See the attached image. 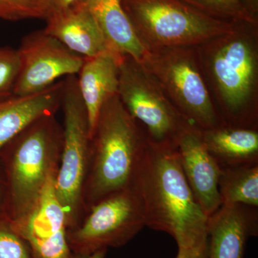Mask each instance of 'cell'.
Wrapping results in <instances>:
<instances>
[{
  "label": "cell",
  "instance_id": "cell-22",
  "mask_svg": "<svg viewBox=\"0 0 258 258\" xmlns=\"http://www.w3.org/2000/svg\"><path fill=\"white\" fill-rule=\"evenodd\" d=\"M0 258H31L28 245L8 217H0Z\"/></svg>",
  "mask_w": 258,
  "mask_h": 258
},
{
  "label": "cell",
  "instance_id": "cell-11",
  "mask_svg": "<svg viewBox=\"0 0 258 258\" xmlns=\"http://www.w3.org/2000/svg\"><path fill=\"white\" fill-rule=\"evenodd\" d=\"M52 176L33 209L11 225L28 245L31 258H71L66 212L56 195Z\"/></svg>",
  "mask_w": 258,
  "mask_h": 258
},
{
  "label": "cell",
  "instance_id": "cell-3",
  "mask_svg": "<svg viewBox=\"0 0 258 258\" xmlns=\"http://www.w3.org/2000/svg\"><path fill=\"white\" fill-rule=\"evenodd\" d=\"M147 143L145 131L129 114L118 95L107 100L91 136L83 191L85 215L101 200L133 186Z\"/></svg>",
  "mask_w": 258,
  "mask_h": 258
},
{
  "label": "cell",
  "instance_id": "cell-2",
  "mask_svg": "<svg viewBox=\"0 0 258 258\" xmlns=\"http://www.w3.org/2000/svg\"><path fill=\"white\" fill-rule=\"evenodd\" d=\"M132 187L143 203L146 226L171 236L178 247L208 244V217L190 189L175 147L148 139Z\"/></svg>",
  "mask_w": 258,
  "mask_h": 258
},
{
  "label": "cell",
  "instance_id": "cell-23",
  "mask_svg": "<svg viewBox=\"0 0 258 258\" xmlns=\"http://www.w3.org/2000/svg\"><path fill=\"white\" fill-rule=\"evenodd\" d=\"M20 66L18 50L0 47V98L13 94Z\"/></svg>",
  "mask_w": 258,
  "mask_h": 258
},
{
  "label": "cell",
  "instance_id": "cell-27",
  "mask_svg": "<svg viewBox=\"0 0 258 258\" xmlns=\"http://www.w3.org/2000/svg\"><path fill=\"white\" fill-rule=\"evenodd\" d=\"M48 1L51 5V8L61 9V8H68L80 0H48Z\"/></svg>",
  "mask_w": 258,
  "mask_h": 258
},
{
  "label": "cell",
  "instance_id": "cell-14",
  "mask_svg": "<svg viewBox=\"0 0 258 258\" xmlns=\"http://www.w3.org/2000/svg\"><path fill=\"white\" fill-rule=\"evenodd\" d=\"M45 30L70 50L84 57L108 50L96 19L83 0L66 8H51Z\"/></svg>",
  "mask_w": 258,
  "mask_h": 258
},
{
  "label": "cell",
  "instance_id": "cell-12",
  "mask_svg": "<svg viewBox=\"0 0 258 258\" xmlns=\"http://www.w3.org/2000/svg\"><path fill=\"white\" fill-rule=\"evenodd\" d=\"M176 152L194 196L208 217L221 207L219 181L221 166L208 152L202 131L190 124L176 144Z\"/></svg>",
  "mask_w": 258,
  "mask_h": 258
},
{
  "label": "cell",
  "instance_id": "cell-10",
  "mask_svg": "<svg viewBox=\"0 0 258 258\" xmlns=\"http://www.w3.org/2000/svg\"><path fill=\"white\" fill-rule=\"evenodd\" d=\"M18 52L20 71L13 91L18 96L35 94L63 76H76L85 60L44 30L24 37Z\"/></svg>",
  "mask_w": 258,
  "mask_h": 258
},
{
  "label": "cell",
  "instance_id": "cell-19",
  "mask_svg": "<svg viewBox=\"0 0 258 258\" xmlns=\"http://www.w3.org/2000/svg\"><path fill=\"white\" fill-rule=\"evenodd\" d=\"M219 191L222 205L258 207V163L221 167Z\"/></svg>",
  "mask_w": 258,
  "mask_h": 258
},
{
  "label": "cell",
  "instance_id": "cell-20",
  "mask_svg": "<svg viewBox=\"0 0 258 258\" xmlns=\"http://www.w3.org/2000/svg\"><path fill=\"white\" fill-rule=\"evenodd\" d=\"M191 8L212 17L227 22L258 23L248 14L239 0H179Z\"/></svg>",
  "mask_w": 258,
  "mask_h": 258
},
{
  "label": "cell",
  "instance_id": "cell-15",
  "mask_svg": "<svg viewBox=\"0 0 258 258\" xmlns=\"http://www.w3.org/2000/svg\"><path fill=\"white\" fill-rule=\"evenodd\" d=\"M123 56L106 50L93 57H85L78 74V86L87 111L91 137L102 106L107 100L118 95Z\"/></svg>",
  "mask_w": 258,
  "mask_h": 258
},
{
  "label": "cell",
  "instance_id": "cell-18",
  "mask_svg": "<svg viewBox=\"0 0 258 258\" xmlns=\"http://www.w3.org/2000/svg\"><path fill=\"white\" fill-rule=\"evenodd\" d=\"M202 138L221 167L258 163L257 129L222 126L202 131Z\"/></svg>",
  "mask_w": 258,
  "mask_h": 258
},
{
  "label": "cell",
  "instance_id": "cell-7",
  "mask_svg": "<svg viewBox=\"0 0 258 258\" xmlns=\"http://www.w3.org/2000/svg\"><path fill=\"white\" fill-rule=\"evenodd\" d=\"M63 81L60 106L64 118L63 139L55 188L66 212L69 230L79 225L85 216L83 191L89 164L91 137L77 76H67Z\"/></svg>",
  "mask_w": 258,
  "mask_h": 258
},
{
  "label": "cell",
  "instance_id": "cell-1",
  "mask_svg": "<svg viewBox=\"0 0 258 258\" xmlns=\"http://www.w3.org/2000/svg\"><path fill=\"white\" fill-rule=\"evenodd\" d=\"M195 47L224 125L257 129L258 23H235L230 32Z\"/></svg>",
  "mask_w": 258,
  "mask_h": 258
},
{
  "label": "cell",
  "instance_id": "cell-21",
  "mask_svg": "<svg viewBox=\"0 0 258 258\" xmlns=\"http://www.w3.org/2000/svg\"><path fill=\"white\" fill-rule=\"evenodd\" d=\"M50 10L48 0H0V19L8 21L45 20Z\"/></svg>",
  "mask_w": 258,
  "mask_h": 258
},
{
  "label": "cell",
  "instance_id": "cell-9",
  "mask_svg": "<svg viewBox=\"0 0 258 258\" xmlns=\"http://www.w3.org/2000/svg\"><path fill=\"white\" fill-rule=\"evenodd\" d=\"M144 227L143 203L138 192L131 187L91 207L79 225L68 230V240L72 253L91 254L125 245Z\"/></svg>",
  "mask_w": 258,
  "mask_h": 258
},
{
  "label": "cell",
  "instance_id": "cell-16",
  "mask_svg": "<svg viewBox=\"0 0 258 258\" xmlns=\"http://www.w3.org/2000/svg\"><path fill=\"white\" fill-rule=\"evenodd\" d=\"M63 86L62 80L35 94L13 93L0 98V150L35 120L55 115L60 108Z\"/></svg>",
  "mask_w": 258,
  "mask_h": 258
},
{
  "label": "cell",
  "instance_id": "cell-17",
  "mask_svg": "<svg viewBox=\"0 0 258 258\" xmlns=\"http://www.w3.org/2000/svg\"><path fill=\"white\" fill-rule=\"evenodd\" d=\"M104 37L108 50L120 55L143 58L146 50L139 42L122 0H83Z\"/></svg>",
  "mask_w": 258,
  "mask_h": 258
},
{
  "label": "cell",
  "instance_id": "cell-28",
  "mask_svg": "<svg viewBox=\"0 0 258 258\" xmlns=\"http://www.w3.org/2000/svg\"><path fill=\"white\" fill-rule=\"evenodd\" d=\"M108 249H103L88 254H72L71 258H105Z\"/></svg>",
  "mask_w": 258,
  "mask_h": 258
},
{
  "label": "cell",
  "instance_id": "cell-4",
  "mask_svg": "<svg viewBox=\"0 0 258 258\" xmlns=\"http://www.w3.org/2000/svg\"><path fill=\"white\" fill-rule=\"evenodd\" d=\"M62 135V126L55 115H45L0 150V164L8 188V216L11 221L31 211L49 180L57 174Z\"/></svg>",
  "mask_w": 258,
  "mask_h": 258
},
{
  "label": "cell",
  "instance_id": "cell-13",
  "mask_svg": "<svg viewBox=\"0 0 258 258\" xmlns=\"http://www.w3.org/2000/svg\"><path fill=\"white\" fill-rule=\"evenodd\" d=\"M257 208L222 205L208 217V258H244L247 241L257 235Z\"/></svg>",
  "mask_w": 258,
  "mask_h": 258
},
{
  "label": "cell",
  "instance_id": "cell-26",
  "mask_svg": "<svg viewBox=\"0 0 258 258\" xmlns=\"http://www.w3.org/2000/svg\"><path fill=\"white\" fill-rule=\"evenodd\" d=\"M248 14L258 21V0H239Z\"/></svg>",
  "mask_w": 258,
  "mask_h": 258
},
{
  "label": "cell",
  "instance_id": "cell-24",
  "mask_svg": "<svg viewBox=\"0 0 258 258\" xmlns=\"http://www.w3.org/2000/svg\"><path fill=\"white\" fill-rule=\"evenodd\" d=\"M175 258H208V244L196 247H178Z\"/></svg>",
  "mask_w": 258,
  "mask_h": 258
},
{
  "label": "cell",
  "instance_id": "cell-6",
  "mask_svg": "<svg viewBox=\"0 0 258 258\" xmlns=\"http://www.w3.org/2000/svg\"><path fill=\"white\" fill-rule=\"evenodd\" d=\"M140 62L191 124L202 131L225 126L204 77L196 47L146 51Z\"/></svg>",
  "mask_w": 258,
  "mask_h": 258
},
{
  "label": "cell",
  "instance_id": "cell-5",
  "mask_svg": "<svg viewBox=\"0 0 258 258\" xmlns=\"http://www.w3.org/2000/svg\"><path fill=\"white\" fill-rule=\"evenodd\" d=\"M122 6L146 51L196 47L230 32L235 25L179 0H122Z\"/></svg>",
  "mask_w": 258,
  "mask_h": 258
},
{
  "label": "cell",
  "instance_id": "cell-8",
  "mask_svg": "<svg viewBox=\"0 0 258 258\" xmlns=\"http://www.w3.org/2000/svg\"><path fill=\"white\" fill-rule=\"evenodd\" d=\"M118 96L152 143L176 148L179 136L191 124L176 109L154 76L130 55H123L120 61Z\"/></svg>",
  "mask_w": 258,
  "mask_h": 258
},
{
  "label": "cell",
  "instance_id": "cell-25",
  "mask_svg": "<svg viewBox=\"0 0 258 258\" xmlns=\"http://www.w3.org/2000/svg\"><path fill=\"white\" fill-rule=\"evenodd\" d=\"M0 217H8V188L4 171L0 164Z\"/></svg>",
  "mask_w": 258,
  "mask_h": 258
}]
</instances>
